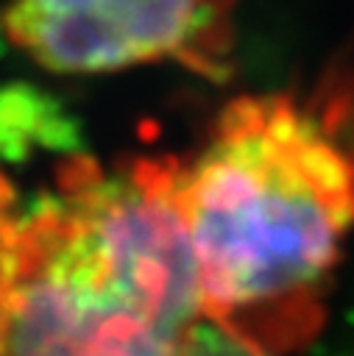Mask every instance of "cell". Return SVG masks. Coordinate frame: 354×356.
Wrapping results in <instances>:
<instances>
[{
	"instance_id": "4",
	"label": "cell",
	"mask_w": 354,
	"mask_h": 356,
	"mask_svg": "<svg viewBox=\"0 0 354 356\" xmlns=\"http://www.w3.org/2000/svg\"><path fill=\"white\" fill-rule=\"evenodd\" d=\"M20 228H22V211H20L14 186L0 172V356H3V345H6V325H8V303H11L14 264H17V248H20Z\"/></svg>"
},
{
	"instance_id": "2",
	"label": "cell",
	"mask_w": 354,
	"mask_h": 356,
	"mask_svg": "<svg viewBox=\"0 0 354 356\" xmlns=\"http://www.w3.org/2000/svg\"><path fill=\"white\" fill-rule=\"evenodd\" d=\"M176 156L72 161L22 214L3 356H198Z\"/></svg>"
},
{
	"instance_id": "3",
	"label": "cell",
	"mask_w": 354,
	"mask_h": 356,
	"mask_svg": "<svg viewBox=\"0 0 354 356\" xmlns=\"http://www.w3.org/2000/svg\"><path fill=\"white\" fill-rule=\"evenodd\" d=\"M240 0H8L0 25L33 64L98 75L178 64L226 78Z\"/></svg>"
},
{
	"instance_id": "1",
	"label": "cell",
	"mask_w": 354,
	"mask_h": 356,
	"mask_svg": "<svg viewBox=\"0 0 354 356\" xmlns=\"http://www.w3.org/2000/svg\"><path fill=\"white\" fill-rule=\"evenodd\" d=\"M176 195L206 325L245 356H293L326 323L354 231V100L348 89L229 100Z\"/></svg>"
}]
</instances>
